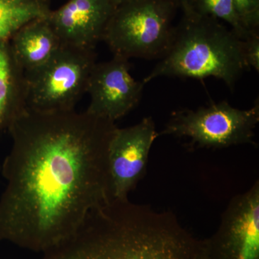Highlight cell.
<instances>
[{"label":"cell","mask_w":259,"mask_h":259,"mask_svg":"<svg viewBox=\"0 0 259 259\" xmlns=\"http://www.w3.org/2000/svg\"><path fill=\"white\" fill-rule=\"evenodd\" d=\"M115 122L88 112L26 109L8 130L0 241L35 252L60 244L112 198L109 145Z\"/></svg>","instance_id":"cell-1"},{"label":"cell","mask_w":259,"mask_h":259,"mask_svg":"<svg viewBox=\"0 0 259 259\" xmlns=\"http://www.w3.org/2000/svg\"><path fill=\"white\" fill-rule=\"evenodd\" d=\"M42 253L41 259H204V243L170 211L112 199Z\"/></svg>","instance_id":"cell-2"},{"label":"cell","mask_w":259,"mask_h":259,"mask_svg":"<svg viewBox=\"0 0 259 259\" xmlns=\"http://www.w3.org/2000/svg\"><path fill=\"white\" fill-rule=\"evenodd\" d=\"M248 69L245 63L243 40L215 18L194 12L185 15L175 28L171 45L152 71L143 80L156 78H217L231 90Z\"/></svg>","instance_id":"cell-3"},{"label":"cell","mask_w":259,"mask_h":259,"mask_svg":"<svg viewBox=\"0 0 259 259\" xmlns=\"http://www.w3.org/2000/svg\"><path fill=\"white\" fill-rule=\"evenodd\" d=\"M171 0H134L117 7L102 40L114 55L126 59H161L173 38Z\"/></svg>","instance_id":"cell-4"},{"label":"cell","mask_w":259,"mask_h":259,"mask_svg":"<svg viewBox=\"0 0 259 259\" xmlns=\"http://www.w3.org/2000/svg\"><path fill=\"white\" fill-rule=\"evenodd\" d=\"M96 59L95 49L62 44L45 64L25 73L27 109L39 112L74 110L87 93Z\"/></svg>","instance_id":"cell-5"},{"label":"cell","mask_w":259,"mask_h":259,"mask_svg":"<svg viewBox=\"0 0 259 259\" xmlns=\"http://www.w3.org/2000/svg\"><path fill=\"white\" fill-rule=\"evenodd\" d=\"M259 122V102L247 110L222 101L172 113L160 136L188 138L197 148H224L254 144L255 128Z\"/></svg>","instance_id":"cell-6"},{"label":"cell","mask_w":259,"mask_h":259,"mask_svg":"<svg viewBox=\"0 0 259 259\" xmlns=\"http://www.w3.org/2000/svg\"><path fill=\"white\" fill-rule=\"evenodd\" d=\"M204 259H259V182L231 199L217 231L203 240Z\"/></svg>","instance_id":"cell-7"},{"label":"cell","mask_w":259,"mask_h":259,"mask_svg":"<svg viewBox=\"0 0 259 259\" xmlns=\"http://www.w3.org/2000/svg\"><path fill=\"white\" fill-rule=\"evenodd\" d=\"M157 137L151 117H145L136 125L115 129L108 151L112 198L128 199L146 175L150 151Z\"/></svg>","instance_id":"cell-8"},{"label":"cell","mask_w":259,"mask_h":259,"mask_svg":"<svg viewBox=\"0 0 259 259\" xmlns=\"http://www.w3.org/2000/svg\"><path fill=\"white\" fill-rule=\"evenodd\" d=\"M129 59L114 55L111 60L96 63L89 79L88 113L115 122L139 103L145 84L131 76Z\"/></svg>","instance_id":"cell-9"},{"label":"cell","mask_w":259,"mask_h":259,"mask_svg":"<svg viewBox=\"0 0 259 259\" xmlns=\"http://www.w3.org/2000/svg\"><path fill=\"white\" fill-rule=\"evenodd\" d=\"M114 10L110 0H69L48 20L63 45L95 49Z\"/></svg>","instance_id":"cell-10"},{"label":"cell","mask_w":259,"mask_h":259,"mask_svg":"<svg viewBox=\"0 0 259 259\" xmlns=\"http://www.w3.org/2000/svg\"><path fill=\"white\" fill-rule=\"evenodd\" d=\"M9 42L15 61L24 73L45 64L62 46L48 18L24 25Z\"/></svg>","instance_id":"cell-11"},{"label":"cell","mask_w":259,"mask_h":259,"mask_svg":"<svg viewBox=\"0 0 259 259\" xmlns=\"http://www.w3.org/2000/svg\"><path fill=\"white\" fill-rule=\"evenodd\" d=\"M27 109L25 73L8 41H0V131L9 127Z\"/></svg>","instance_id":"cell-12"},{"label":"cell","mask_w":259,"mask_h":259,"mask_svg":"<svg viewBox=\"0 0 259 259\" xmlns=\"http://www.w3.org/2000/svg\"><path fill=\"white\" fill-rule=\"evenodd\" d=\"M49 0H0V41H8L24 25L47 18Z\"/></svg>","instance_id":"cell-13"},{"label":"cell","mask_w":259,"mask_h":259,"mask_svg":"<svg viewBox=\"0 0 259 259\" xmlns=\"http://www.w3.org/2000/svg\"><path fill=\"white\" fill-rule=\"evenodd\" d=\"M194 12L225 20L231 26V30L241 40H245L252 32L243 26L237 14L233 0H194Z\"/></svg>","instance_id":"cell-14"},{"label":"cell","mask_w":259,"mask_h":259,"mask_svg":"<svg viewBox=\"0 0 259 259\" xmlns=\"http://www.w3.org/2000/svg\"><path fill=\"white\" fill-rule=\"evenodd\" d=\"M242 24L249 31L257 30L259 23V0H233Z\"/></svg>","instance_id":"cell-15"},{"label":"cell","mask_w":259,"mask_h":259,"mask_svg":"<svg viewBox=\"0 0 259 259\" xmlns=\"http://www.w3.org/2000/svg\"><path fill=\"white\" fill-rule=\"evenodd\" d=\"M245 63L248 69L253 68L259 71V35L258 30L243 40Z\"/></svg>","instance_id":"cell-16"},{"label":"cell","mask_w":259,"mask_h":259,"mask_svg":"<svg viewBox=\"0 0 259 259\" xmlns=\"http://www.w3.org/2000/svg\"><path fill=\"white\" fill-rule=\"evenodd\" d=\"M179 1L180 2L181 5H182V8H183L185 15H190L194 13V0H179Z\"/></svg>","instance_id":"cell-17"},{"label":"cell","mask_w":259,"mask_h":259,"mask_svg":"<svg viewBox=\"0 0 259 259\" xmlns=\"http://www.w3.org/2000/svg\"><path fill=\"white\" fill-rule=\"evenodd\" d=\"M110 1L115 9L116 8L120 6V5L125 4V3H129V2L134 1V0H110Z\"/></svg>","instance_id":"cell-18"}]
</instances>
